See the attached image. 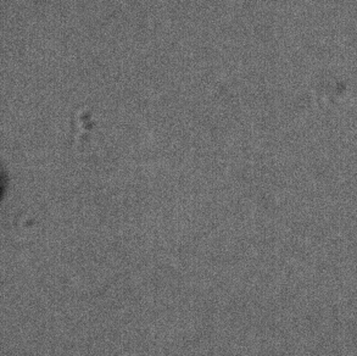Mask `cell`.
I'll use <instances>...</instances> for the list:
<instances>
[]
</instances>
